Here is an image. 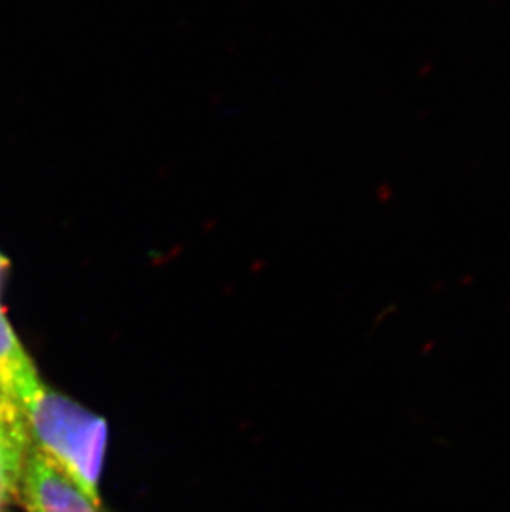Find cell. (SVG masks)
Wrapping results in <instances>:
<instances>
[{
	"label": "cell",
	"mask_w": 510,
	"mask_h": 512,
	"mask_svg": "<svg viewBox=\"0 0 510 512\" xmlns=\"http://www.w3.org/2000/svg\"><path fill=\"white\" fill-rule=\"evenodd\" d=\"M27 428L0 425V508L14 496L27 458Z\"/></svg>",
	"instance_id": "cell-3"
},
{
	"label": "cell",
	"mask_w": 510,
	"mask_h": 512,
	"mask_svg": "<svg viewBox=\"0 0 510 512\" xmlns=\"http://www.w3.org/2000/svg\"><path fill=\"white\" fill-rule=\"evenodd\" d=\"M20 483L27 512H98L82 489L39 450L25 458Z\"/></svg>",
	"instance_id": "cell-2"
},
{
	"label": "cell",
	"mask_w": 510,
	"mask_h": 512,
	"mask_svg": "<svg viewBox=\"0 0 510 512\" xmlns=\"http://www.w3.org/2000/svg\"><path fill=\"white\" fill-rule=\"evenodd\" d=\"M20 413L37 450L98 506L106 421L44 383L20 406Z\"/></svg>",
	"instance_id": "cell-1"
}]
</instances>
